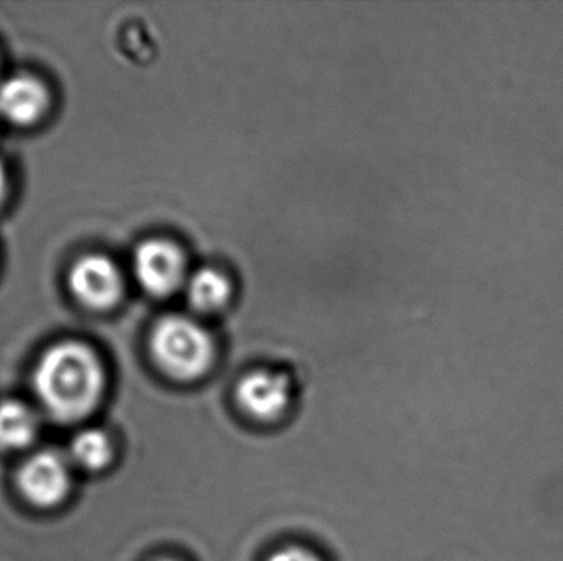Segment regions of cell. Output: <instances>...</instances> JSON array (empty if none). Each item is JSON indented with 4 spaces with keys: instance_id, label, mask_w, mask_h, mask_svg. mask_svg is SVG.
I'll list each match as a JSON object with an SVG mask.
<instances>
[{
    "instance_id": "1",
    "label": "cell",
    "mask_w": 563,
    "mask_h": 561,
    "mask_svg": "<svg viewBox=\"0 0 563 561\" xmlns=\"http://www.w3.org/2000/svg\"><path fill=\"white\" fill-rule=\"evenodd\" d=\"M33 385L46 412L55 420L69 424L95 411L104 389V371L91 348L65 341L42 356Z\"/></svg>"
},
{
    "instance_id": "2",
    "label": "cell",
    "mask_w": 563,
    "mask_h": 561,
    "mask_svg": "<svg viewBox=\"0 0 563 561\" xmlns=\"http://www.w3.org/2000/svg\"><path fill=\"white\" fill-rule=\"evenodd\" d=\"M151 351L162 371L178 381H195L207 374L214 361L210 333L194 319L167 316L155 325Z\"/></svg>"
},
{
    "instance_id": "3",
    "label": "cell",
    "mask_w": 563,
    "mask_h": 561,
    "mask_svg": "<svg viewBox=\"0 0 563 561\" xmlns=\"http://www.w3.org/2000/svg\"><path fill=\"white\" fill-rule=\"evenodd\" d=\"M69 292L76 302L95 312L118 305L124 293V279L114 260L89 254L73 263L68 276Z\"/></svg>"
},
{
    "instance_id": "4",
    "label": "cell",
    "mask_w": 563,
    "mask_h": 561,
    "mask_svg": "<svg viewBox=\"0 0 563 561\" xmlns=\"http://www.w3.org/2000/svg\"><path fill=\"white\" fill-rule=\"evenodd\" d=\"M134 272L145 292L154 296H167L184 283L187 259L180 247L172 240H145L135 250Z\"/></svg>"
},
{
    "instance_id": "5",
    "label": "cell",
    "mask_w": 563,
    "mask_h": 561,
    "mask_svg": "<svg viewBox=\"0 0 563 561\" xmlns=\"http://www.w3.org/2000/svg\"><path fill=\"white\" fill-rule=\"evenodd\" d=\"M19 487L33 506H56L71 487V461L58 451H38L20 468Z\"/></svg>"
},
{
    "instance_id": "6",
    "label": "cell",
    "mask_w": 563,
    "mask_h": 561,
    "mask_svg": "<svg viewBox=\"0 0 563 561\" xmlns=\"http://www.w3.org/2000/svg\"><path fill=\"white\" fill-rule=\"evenodd\" d=\"M48 105V89L33 76H10L0 82V117L9 124L16 127L36 124Z\"/></svg>"
},
{
    "instance_id": "7",
    "label": "cell",
    "mask_w": 563,
    "mask_h": 561,
    "mask_svg": "<svg viewBox=\"0 0 563 561\" xmlns=\"http://www.w3.org/2000/svg\"><path fill=\"white\" fill-rule=\"evenodd\" d=\"M290 397V382L277 372H251L238 385L241 407L260 420L280 417L287 411Z\"/></svg>"
},
{
    "instance_id": "8",
    "label": "cell",
    "mask_w": 563,
    "mask_h": 561,
    "mask_svg": "<svg viewBox=\"0 0 563 561\" xmlns=\"http://www.w3.org/2000/svg\"><path fill=\"white\" fill-rule=\"evenodd\" d=\"M38 420L22 402H0V450H23L35 440Z\"/></svg>"
},
{
    "instance_id": "9",
    "label": "cell",
    "mask_w": 563,
    "mask_h": 561,
    "mask_svg": "<svg viewBox=\"0 0 563 561\" xmlns=\"http://www.w3.org/2000/svg\"><path fill=\"white\" fill-rule=\"evenodd\" d=\"M188 300L201 313H214L231 299V283L224 273L214 269H201L190 277Z\"/></svg>"
},
{
    "instance_id": "10",
    "label": "cell",
    "mask_w": 563,
    "mask_h": 561,
    "mask_svg": "<svg viewBox=\"0 0 563 561\" xmlns=\"http://www.w3.org/2000/svg\"><path fill=\"white\" fill-rule=\"evenodd\" d=\"M111 458L112 445L104 431H81L69 448V461L88 471L102 470L108 467Z\"/></svg>"
},
{
    "instance_id": "11",
    "label": "cell",
    "mask_w": 563,
    "mask_h": 561,
    "mask_svg": "<svg viewBox=\"0 0 563 561\" xmlns=\"http://www.w3.org/2000/svg\"><path fill=\"white\" fill-rule=\"evenodd\" d=\"M269 561H320V559L300 547H287L274 553Z\"/></svg>"
},
{
    "instance_id": "12",
    "label": "cell",
    "mask_w": 563,
    "mask_h": 561,
    "mask_svg": "<svg viewBox=\"0 0 563 561\" xmlns=\"http://www.w3.org/2000/svg\"><path fill=\"white\" fill-rule=\"evenodd\" d=\"M7 197V173L3 165L0 164V206H2L3 201H5Z\"/></svg>"
},
{
    "instance_id": "13",
    "label": "cell",
    "mask_w": 563,
    "mask_h": 561,
    "mask_svg": "<svg viewBox=\"0 0 563 561\" xmlns=\"http://www.w3.org/2000/svg\"><path fill=\"white\" fill-rule=\"evenodd\" d=\"M162 561H174V560H162Z\"/></svg>"
}]
</instances>
